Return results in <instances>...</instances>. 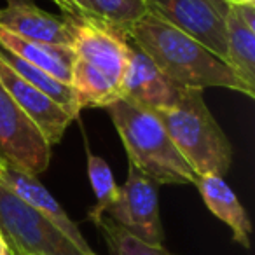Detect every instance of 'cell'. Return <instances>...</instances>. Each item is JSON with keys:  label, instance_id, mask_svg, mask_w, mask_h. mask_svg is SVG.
Returning <instances> with one entry per match:
<instances>
[{"label": "cell", "instance_id": "1", "mask_svg": "<svg viewBox=\"0 0 255 255\" xmlns=\"http://www.w3.org/2000/svg\"><path fill=\"white\" fill-rule=\"evenodd\" d=\"M126 37L178 88H226L248 98L255 96L222 58L149 12L128 30Z\"/></svg>", "mask_w": 255, "mask_h": 255}, {"label": "cell", "instance_id": "2", "mask_svg": "<svg viewBox=\"0 0 255 255\" xmlns=\"http://www.w3.org/2000/svg\"><path fill=\"white\" fill-rule=\"evenodd\" d=\"M105 110L119 133L131 166L157 185L194 184V171L152 110L124 98L114 100Z\"/></svg>", "mask_w": 255, "mask_h": 255}, {"label": "cell", "instance_id": "3", "mask_svg": "<svg viewBox=\"0 0 255 255\" xmlns=\"http://www.w3.org/2000/svg\"><path fill=\"white\" fill-rule=\"evenodd\" d=\"M196 177L224 175L233 164V145L206 107L203 91L182 89L170 109L154 110Z\"/></svg>", "mask_w": 255, "mask_h": 255}, {"label": "cell", "instance_id": "4", "mask_svg": "<svg viewBox=\"0 0 255 255\" xmlns=\"http://www.w3.org/2000/svg\"><path fill=\"white\" fill-rule=\"evenodd\" d=\"M0 233L11 255H86L54 224L2 184Z\"/></svg>", "mask_w": 255, "mask_h": 255}, {"label": "cell", "instance_id": "5", "mask_svg": "<svg viewBox=\"0 0 255 255\" xmlns=\"http://www.w3.org/2000/svg\"><path fill=\"white\" fill-rule=\"evenodd\" d=\"M147 11L226 61L229 0H147Z\"/></svg>", "mask_w": 255, "mask_h": 255}, {"label": "cell", "instance_id": "6", "mask_svg": "<svg viewBox=\"0 0 255 255\" xmlns=\"http://www.w3.org/2000/svg\"><path fill=\"white\" fill-rule=\"evenodd\" d=\"M0 161L33 177L44 173L51 161V145L2 84H0Z\"/></svg>", "mask_w": 255, "mask_h": 255}, {"label": "cell", "instance_id": "7", "mask_svg": "<svg viewBox=\"0 0 255 255\" xmlns=\"http://www.w3.org/2000/svg\"><path fill=\"white\" fill-rule=\"evenodd\" d=\"M105 215L133 236L152 245H163L164 229L159 215L157 184L129 164L126 182Z\"/></svg>", "mask_w": 255, "mask_h": 255}, {"label": "cell", "instance_id": "8", "mask_svg": "<svg viewBox=\"0 0 255 255\" xmlns=\"http://www.w3.org/2000/svg\"><path fill=\"white\" fill-rule=\"evenodd\" d=\"M128 47V60L119 82V98L133 102L149 110L170 109L180 98L184 88L175 86L147 54H143L133 42Z\"/></svg>", "mask_w": 255, "mask_h": 255}, {"label": "cell", "instance_id": "9", "mask_svg": "<svg viewBox=\"0 0 255 255\" xmlns=\"http://www.w3.org/2000/svg\"><path fill=\"white\" fill-rule=\"evenodd\" d=\"M126 33L98 21V19H75V56L100 70L116 88H119L128 60ZM119 93V91H117Z\"/></svg>", "mask_w": 255, "mask_h": 255}, {"label": "cell", "instance_id": "10", "mask_svg": "<svg viewBox=\"0 0 255 255\" xmlns=\"http://www.w3.org/2000/svg\"><path fill=\"white\" fill-rule=\"evenodd\" d=\"M0 84L18 103L25 116L39 128V131L51 147L61 142L67 128L75 119L72 114H68L63 107L58 105L35 86L19 77L2 58H0Z\"/></svg>", "mask_w": 255, "mask_h": 255}, {"label": "cell", "instance_id": "11", "mask_svg": "<svg viewBox=\"0 0 255 255\" xmlns=\"http://www.w3.org/2000/svg\"><path fill=\"white\" fill-rule=\"evenodd\" d=\"M0 184L5 185L9 191L14 192L19 199H23L26 205L37 210L42 217H46L51 224H54L79 250H82L86 255H96L93 252V248L89 247L88 241L84 240L82 233L79 231L77 224L67 215L63 206L40 184V180L37 177L5 164L2 168V171H0Z\"/></svg>", "mask_w": 255, "mask_h": 255}, {"label": "cell", "instance_id": "12", "mask_svg": "<svg viewBox=\"0 0 255 255\" xmlns=\"http://www.w3.org/2000/svg\"><path fill=\"white\" fill-rule=\"evenodd\" d=\"M0 26L35 42L72 47L75 19L49 14L35 4H9L0 9Z\"/></svg>", "mask_w": 255, "mask_h": 255}, {"label": "cell", "instance_id": "13", "mask_svg": "<svg viewBox=\"0 0 255 255\" xmlns=\"http://www.w3.org/2000/svg\"><path fill=\"white\" fill-rule=\"evenodd\" d=\"M194 185L198 187L206 208L233 231V240L243 248H250V217L224 177L219 175L196 177Z\"/></svg>", "mask_w": 255, "mask_h": 255}, {"label": "cell", "instance_id": "14", "mask_svg": "<svg viewBox=\"0 0 255 255\" xmlns=\"http://www.w3.org/2000/svg\"><path fill=\"white\" fill-rule=\"evenodd\" d=\"M0 46L19 56L21 60L32 63L33 67L47 72L58 81L70 84L72 65L75 61V53L72 47L53 46V44L23 39V37L5 30L4 26H0Z\"/></svg>", "mask_w": 255, "mask_h": 255}, {"label": "cell", "instance_id": "15", "mask_svg": "<svg viewBox=\"0 0 255 255\" xmlns=\"http://www.w3.org/2000/svg\"><path fill=\"white\" fill-rule=\"evenodd\" d=\"M226 63L255 93V30L245 25L233 7L227 16Z\"/></svg>", "mask_w": 255, "mask_h": 255}, {"label": "cell", "instance_id": "16", "mask_svg": "<svg viewBox=\"0 0 255 255\" xmlns=\"http://www.w3.org/2000/svg\"><path fill=\"white\" fill-rule=\"evenodd\" d=\"M0 58L16 72L21 79H25L26 82H30L32 86H35L37 89L47 95L51 100L61 105L68 114L77 119L79 117V112H81V105H79V100H77V95H75L74 88L67 82H61L58 79H54L53 75H49L47 72L40 70V68L33 67L32 63L28 61L21 60L19 56L12 54L11 51L4 49V47L0 46Z\"/></svg>", "mask_w": 255, "mask_h": 255}, {"label": "cell", "instance_id": "17", "mask_svg": "<svg viewBox=\"0 0 255 255\" xmlns=\"http://www.w3.org/2000/svg\"><path fill=\"white\" fill-rule=\"evenodd\" d=\"M70 86L77 95L81 109H84V107H102V109H105L109 103L119 98L116 86L102 72L96 70L95 67H91L77 56H75V61L72 65Z\"/></svg>", "mask_w": 255, "mask_h": 255}, {"label": "cell", "instance_id": "18", "mask_svg": "<svg viewBox=\"0 0 255 255\" xmlns=\"http://www.w3.org/2000/svg\"><path fill=\"white\" fill-rule=\"evenodd\" d=\"M95 226L100 229L112 255H175L168 252L163 245L147 243V241L133 236L131 233H128L126 229L117 226L107 215L100 217V220Z\"/></svg>", "mask_w": 255, "mask_h": 255}, {"label": "cell", "instance_id": "19", "mask_svg": "<svg viewBox=\"0 0 255 255\" xmlns=\"http://www.w3.org/2000/svg\"><path fill=\"white\" fill-rule=\"evenodd\" d=\"M95 19L128 33L138 19L147 14V0H91Z\"/></svg>", "mask_w": 255, "mask_h": 255}, {"label": "cell", "instance_id": "20", "mask_svg": "<svg viewBox=\"0 0 255 255\" xmlns=\"http://www.w3.org/2000/svg\"><path fill=\"white\" fill-rule=\"evenodd\" d=\"M88 177L91 182L93 192L96 196V203L88 213V219L98 222L100 217L105 215L107 208L117 199L119 185L114 180V175L107 161L100 156L88 152Z\"/></svg>", "mask_w": 255, "mask_h": 255}, {"label": "cell", "instance_id": "21", "mask_svg": "<svg viewBox=\"0 0 255 255\" xmlns=\"http://www.w3.org/2000/svg\"><path fill=\"white\" fill-rule=\"evenodd\" d=\"M61 11L65 12L67 18L77 19H95L93 14V7H91V0H51Z\"/></svg>", "mask_w": 255, "mask_h": 255}, {"label": "cell", "instance_id": "22", "mask_svg": "<svg viewBox=\"0 0 255 255\" xmlns=\"http://www.w3.org/2000/svg\"><path fill=\"white\" fill-rule=\"evenodd\" d=\"M231 7L245 25L255 30V2H234Z\"/></svg>", "mask_w": 255, "mask_h": 255}, {"label": "cell", "instance_id": "23", "mask_svg": "<svg viewBox=\"0 0 255 255\" xmlns=\"http://www.w3.org/2000/svg\"><path fill=\"white\" fill-rule=\"evenodd\" d=\"M0 255H11V252H9V247H7V243H5L2 233H0Z\"/></svg>", "mask_w": 255, "mask_h": 255}, {"label": "cell", "instance_id": "24", "mask_svg": "<svg viewBox=\"0 0 255 255\" xmlns=\"http://www.w3.org/2000/svg\"><path fill=\"white\" fill-rule=\"evenodd\" d=\"M7 2V5L9 4H33L35 0H5Z\"/></svg>", "mask_w": 255, "mask_h": 255}, {"label": "cell", "instance_id": "25", "mask_svg": "<svg viewBox=\"0 0 255 255\" xmlns=\"http://www.w3.org/2000/svg\"><path fill=\"white\" fill-rule=\"evenodd\" d=\"M5 166V163H2V161H0V171H2V168Z\"/></svg>", "mask_w": 255, "mask_h": 255}, {"label": "cell", "instance_id": "26", "mask_svg": "<svg viewBox=\"0 0 255 255\" xmlns=\"http://www.w3.org/2000/svg\"><path fill=\"white\" fill-rule=\"evenodd\" d=\"M238 2H255V0H238Z\"/></svg>", "mask_w": 255, "mask_h": 255}, {"label": "cell", "instance_id": "27", "mask_svg": "<svg viewBox=\"0 0 255 255\" xmlns=\"http://www.w3.org/2000/svg\"><path fill=\"white\" fill-rule=\"evenodd\" d=\"M229 2H231V4H234V2H238V0H229Z\"/></svg>", "mask_w": 255, "mask_h": 255}]
</instances>
